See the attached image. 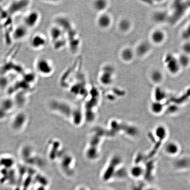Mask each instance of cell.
<instances>
[{
  "mask_svg": "<svg viewBox=\"0 0 190 190\" xmlns=\"http://www.w3.org/2000/svg\"><path fill=\"white\" fill-rule=\"evenodd\" d=\"M35 69L42 75L48 76L53 73L54 70L53 63L48 59L41 57L36 61Z\"/></svg>",
  "mask_w": 190,
  "mask_h": 190,
  "instance_id": "obj_1",
  "label": "cell"
},
{
  "mask_svg": "<svg viewBox=\"0 0 190 190\" xmlns=\"http://www.w3.org/2000/svg\"><path fill=\"white\" fill-rule=\"evenodd\" d=\"M29 2L26 1H12L7 7L8 13L11 16H15L24 13L29 6Z\"/></svg>",
  "mask_w": 190,
  "mask_h": 190,
  "instance_id": "obj_2",
  "label": "cell"
},
{
  "mask_svg": "<svg viewBox=\"0 0 190 190\" xmlns=\"http://www.w3.org/2000/svg\"><path fill=\"white\" fill-rule=\"evenodd\" d=\"M40 15L38 11L32 10L26 12L22 20V24L30 30L35 28L39 23Z\"/></svg>",
  "mask_w": 190,
  "mask_h": 190,
  "instance_id": "obj_3",
  "label": "cell"
},
{
  "mask_svg": "<svg viewBox=\"0 0 190 190\" xmlns=\"http://www.w3.org/2000/svg\"><path fill=\"white\" fill-rule=\"evenodd\" d=\"M29 30H30L22 23L18 24L14 27L12 31V38L16 42L24 40L28 36Z\"/></svg>",
  "mask_w": 190,
  "mask_h": 190,
  "instance_id": "obj_4",
  "label": "cell"
},
{
  "mask_svg": "<svg viewBox=\"0 0 190 190\" xmlns=\"http://www.w3.org/2000/svg\"><path fill=\"white\" fill-rule=\"evenodd\" d=\"M165 64L167 69L170 73L175 74L179 71L181 66L178 61L177 58L170 54L167 55L164 60Z\"/></svg>",
  "mask_w": 190,
  "mask_h": 190,
  "instance_id": "obj_5",
  "label": "cell"
},
{
  "mask_svg": "<svg viewBox=\"0 0 190 190\" xmlns=\"http://www.w3.org/2000/svg\"><path fill=\"white\" fill-rule=\"evenodd\" d=\"M46 39L43 35L41 34H35L30 40V45L32 48L35 50L42 49L46 45Z\"/></svg>",
  "mask_w": 190,
  "mask_h": 190,
  "instance_id": "obj_6",
  "label": "cell"
},
{
  "mask_svg": "<svg viewBox=\"0 0 190 190\" xmlns=\"http://www.w3.org/2000/svg\"><path fill=\"white\" fill-rule=\"evenodd\" d=\"M164 149L165 152L167 154L173 156L177 155L180 152V147L176 142L170 141L165 144Z\"/></svg>",
  "mask_w": 190,
  "mask_h": 190,
  "instance_id": "obj_7",
  "label": "cell"
},
{
  "mask_svg": "<svg viewBox=\"0 0 190 190\" xmlns=\"http://www.w3.org/2000/svg\"><path fill=\"white\" fill-rule=\"evenodd\" d=\"M97 23L100 28L107 29L110 27L112 23V20L109 14L103 13L98 17Z\"/></svg>",
  "mask_w": 190,
  "mask_h": 190,
  "instance_id": "obj_8",
  "label": "cell"
},
{
  "mask_svg": "<svg viewBox=\"0 0 190 190\" xmlns=\"http://www.w3.org/2000/svg\"><path fill=\"white\" fill-rule=\"evenodd\" d=\"M144 173L143 167L138 165H133L130 169V175L134 179L140 178L144 175Z\"/></svg>",
  "mask_w": 190,
  "mask_h": 190,
  "instance_id": "obj_9",
  "label": "cell"
},
{
  "mask_svg": "<svg viewBox=\"0 0 190 190\" xmlns=\"http://www.w3.org/2000/svg\"><path fill=\"white\" fill-rule=\"evenodd\" d=\"M151 38L154 43H161L165 38V35L162 31L156 30L152 33Z\"/></svg>",
  "mask_w": 190,
  "mask_h": 190,
  "instance_id": "obj_10",
  "label": "cell"
},
{
  "mask_svg": "<svg viewBox=\"0 0 190 190\" xmlns=\"http://www.w3.org/2000/svg\"><path fill=\"white\" fill-rule=\"evenodd\" d=\"M163 109L164 106L160 102H154L150 106V110L151 112L155 115H159L162 113Z\"/></svg>",
  "mask_w": 190,
  "mask_h": 190,
  "instance_id": "obj_11",
  "label": "cell"
},
{
  "mask_svg": "<svg viewBox=\"0 0 190 190\" xmlns=\"http://www.w3.org/2000/svg\"><path fill=\"white\" fill-rule=\"evenodd\" d=\"M121 58L126 61H130L132 60L134 56V53L132 49L129 48L124 49L121 54Z\"/></svg>",
  "mask_w": 190,
  "mask_h": 190,
  "instance_id": "obj_12",
  "label": "cell"
},
{
  "mask_svg": "<svg viewBox=\"0 0 190 190\" xmlns=\"http://www.w3.org/2000/svg\"><path fill=\"white\" fill-rule=\"evenodd\" d=\"M155 134L159 140H163L166 138L167 131L163 126H159L155 130Z\"/></svg>",
  "mask_w": 190,
  "mask_h": 190,
  "instance_id": "obj_13",
  "label": "cell"
},
{
  "mask_svg": "<svg viewBox=\"0 0 190 190\" xmlns=\"http://www.w3.org/2000/svg\"><path fill=\"white\" fill-rule=\"evenodd\" d=\"M178 61L181 66V67H187L189 65L190 63V59L188 55L184 54V55H181L177 58Z\"/></svg>",
  "mask_w": 190,
  "mask_h": 190,
  "instance_id": "obj_14",
  "label": "cell"
},
{
  "mask_svg": "<svg viewBox=\"0 0 190 190\" xmlns=\"http://www.w3.org/2000/svg\"><path fill=\"white\" fill-rule=\"evenodd\" d=\"M10 78L6 75H0V89H6L10 83Z\"/></svg>",
  "mask_w": 190,
  "mask_h": 190,
  "instance_id": "obj_15",
  "label": "cell"
},
{
  "mask_svg": "<svg viewBox=\"0 0 190 190\" xmlns=\"http://www.w3.org/2000/svg\"><path fill=\"white\" fill-rule=\"evenodd\" d=\"M108 6L107 2L104 1H99L95 2L94 7L96 10L103 11Z\"/></svg>",
  "mask_w": 190,
  "mask_h": 190,
  "instance_id": "obj_16",
  "label": "cell"
},
{
  "mask_svg": "<svg viewBox=\"0 0 190 190\" xmlns=\"http://www.w3.org/2000/svg\"><path fill=\"white\" fill-rule=\"evenodd\" d=\"M149 49V46L146 43H142L141 45H139L137 48V53L139 54L140 56L144 55L147 53V52L148 51Z\"/></svg>",
  "mask_w": 190,
  "mask_h": 190,
  "instance_id": "obj_17",
  "label": "cell"
},
{
  "mask_svg": "<svg viewBox=\"0 0 190 190\" xmlns=\"http://www.w3.org/2000/svg\"><path fill=\"white\" fill-rule=\"evenodd\" d=\"M151 79L154 82L159 83L162 80V75L161 72L159 70L154 71L151 74Z\"/></svg>",
  "mask_w": 190,
  "mask_h": 190,
  "instance_id": "obj_18",
  "label": "cell"
},
{
  "mask_svg": "<svg viewBox=\"0 0 190 190\" xmlns=\"http://www.w3.org/2000/svg\"><path fill=\"white\" fill-rule=\"evenodd\" d=\"M119 26L121 31H127L130 27V22L126 20H122L119 23Z\"/></svg>",
  "mask_w": 190,
  "mask_h": 190,
  "instance_id": "obj_19",
  "label": "cell"
},
{
  "mask_svg": "<svg viewBox=\"0 0 190 190\" xmlns=\"http://www.w3.org/2000/svg\"><path fill=\"white\" fill-rule=\"evenodd\" d=\"M155 98L156 99V100L155 101L160 102H161V100L162 99H163L165 97V93L164 92L161 90L160 88H158L155 92Z\"/></svg>",
  "mask_w": 190,
  "mask_h": 190,
  "instance_id": "obj_20",
  "label": "cell"
},
{
  "mask_svg": "<svg viewBox=\"0 0 190 190\" xmlns=\"http://www.w3.org/2000/svg\"><path fill=\"white\" fill-rule=\"evenodd\" d=\"M183 50L184 54L189 55L190 54V42H187L183 46Z\"/></svg>",
  "mask_w": 190,
  "mask_h": 190,
  "instance_id": "obj_21",
  "label": "cell"
},
{
  "mask_svg": "<svg viewBox=\"0 0 190 190\" xmlns=\"http://www.w3.org/2000/svg\"><path fill=\"white\" fill-rule=\"evenodd\" d=\"M183 35L187 39H190V24L187 26L186 29L183 32Z\"/></svg>",
  "mask_w": 190,
  "mask_h": 190,
  "instance_id": "obj_22",
  "label": "cell"
},
{
  "mask_svg": "<svg viewBox=\"0 0 190 190\" xmlns=\"http://www.w3.org/2000/svg\"><path fill=\"white\" fill-rule=\"evenodd\" d=\"M144 190H158L157 189L154 188V187H149L144 189Z\"/></svg>",
  "mask_w": 190,
  "mask_h": 190,
  "instance_id": "obj_23",
  "label": "cell"
}]
</instances>
